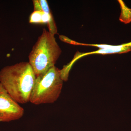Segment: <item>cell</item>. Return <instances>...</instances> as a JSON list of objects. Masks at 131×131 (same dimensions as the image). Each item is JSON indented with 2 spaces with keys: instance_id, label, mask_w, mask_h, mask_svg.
<instances>
[{
  "instance_id": "5",
  "label": "cell",
  "mask_w": 131,
  "mask_h": 131,
  "mask_svg": "<svg viewBox=\"0 0 131 131\" xmlns=\"http://www.w3.org/2000/svg\"><path fill=\"white\" fill-rule=\"evenodd\" d=\"M91 46L99 47L98 50L80 54L79 57L91 54H108L126 53L131 51V42L117 46L106 45H91Z\"/></svg>"
},
{
  "instance_id": "2",
  "label": "cell",
  "mask_w": 131,
  "mask_h": 131,
  "mask_svg": "<svg viewBox=\"0 0 131 131\" xmlns=\"http://www.w3.org/2000/svg\"><path fill=\"white\" fill-rule=\"evenodd\" d=\"M61 52L54 35L43 28L28 56V62L36 77L55 66Z\"/></svg>"
},
{
  "instance_id": "3",
  "label": "cell",
  "mask_w": 131,
  "mask_h": 131,
  "mask_svg": "<svg viewBox=\"0 0 131 131\" xmlns=\"http://www.w3.org/2000/svg\"><path fill=\"white\" fill-rule=\"evenodd\" d=\"M63 81L61 70L55 66L36 77L30 102L35 105L54 103L60 96Z\"/></svg>"
},
{
  "instance_id": "7",
  "label": "cell",
  "mask_w": 131,
  "mask_h": 131,
  "mask_svg": "<svg viewBox=\"0 0 131 131\" xmlns=\"http://www.w3.org/2000/svg\"><path fill=\"white\" fill-rule=\"evenodd\" d=\"M32 2L34 7V11L43 12L39 0H33Z\"/></svg>"
},
{
  "instance_id": "6",
  "label": "cell",
  "mask_w": 131,
  "mask_h": 131,
  "mask_svg": "<svg viewBox=\"0 0 131 131\" xmlns=\"http://www.w3.org/2000/svg\"><path fill=\"white\" fill-rule=\"evenodd\" d=\"M43 12L34 11L29 18V23L31 24H42V16Z\"/></svg>"
},
{
  "instance_id": "4",
  "label": "cell",
  "mask_w": 131,
  "mask_h": 131,
  "mask_svg": "<svg viewBox=\"0 0 131 131\" xmlns=\"http://www.w3.org/2000/svg\"><path fill=\"white\" fill-rule=\"evenodd\" d=\"M24 109L0 83V122H9L23 117Z\"/></svg>"
},
{
  "instance_id": "1",
  "label": "cell",
  "mask_w": 131,
  "mask_h": 131,
  "mask_svg": "<svg viewBox=\"0 0 131 131\" xmlns=\"http://www.w3.org/2000/svg\"><path fill=\"white\" fill-rule=\"evenodd\" d=\"M36 76L28 62L7 66L0 71V83L18 103L30 102Z\"/></svg>"
}]
</instances>
